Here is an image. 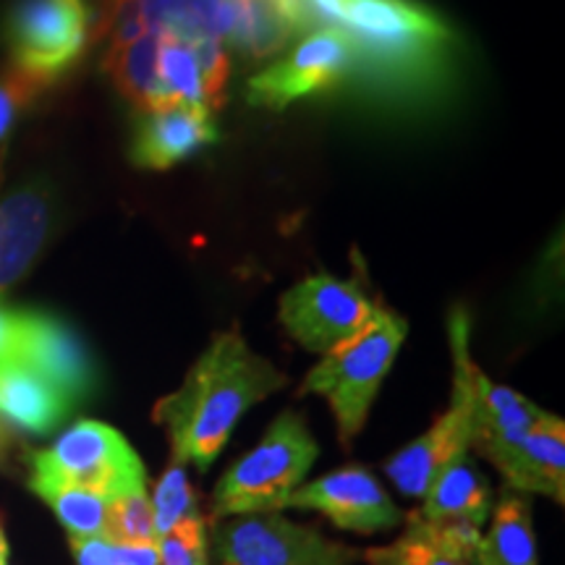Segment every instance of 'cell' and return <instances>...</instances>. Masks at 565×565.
<instances>
[{
    "label": "cell",
    "instance_id": "obj_10",
    "mask_svg": "<svg viewBox=\"0 0 565 565\" xmlns=\"http://www.w3.org/2000/svg\"><path fill=\"white\" fill-rule=\"evenodd\" d=\"M353 68V53L343 32L333 26L309 32L286 58L275 61L246 87L249 103L267 110H286L296 100L320 95L341 84Z\"/></svg>",
    "mask_w": 565,
    "mask_h": 565
},
{
    "label": "cell",
    "instance_id": "obj_15",
    "mask_svg": "<svg viewBox=\"0 0 565 565\" xmlns=\"http://www.w3.org/2000/svg\"><path fill=\"white\" fill-rule=\"evenodd\" d=\"M505 479V490L545 494L557 505L565 503V424L545 414L524 440L492 461Z\"/></svg>",
    "mask_w": 565,
    "mask_h": 565
},
{
    "label": "cell",
    "instance_id": "obj_14",
    "mask_svg": "<svg viewBox=\"0 0 565 565\" xmlns=\"http://www.w3.org/2000/svg\"><path fill=\"white\" fill-rule=\"evenodd\" d=\"M53 225V200L45 186L30 183L0 200V294L30 273Z\"/></svg>",
    "mask_w": 565,
    "mask_h": 565
},
{
    "label": "cell",
    "instance_id": "obj_25",
    "mask_svg": "<svg viewBox=\"0 0 565 565\" xmlns=\"http://www.w3.org/2000/svg\"><path fill=\"white\" fill-rule=\"evenodd\" d=\"M404 536L412 542H419L424 547L435 550V553H440L445 557H454V561L475 565L479 540H482V526L456 519L424 521L408 515Z\"/></svg>",
    "mask_w": 565,
    "mask_h": 565
},
{
    "label": "cell",
    "instance_id": "obj_3",
    "mask_svg": "<svg viewBox=\"0 0 565 565\" xmlns=\"http://www.w3.org/2000/svg\"><path fill=\"white\" fill-rule=\"evenodd\" d=\"M406 333L408 322L404 317L387 307H377V315L362 333L324 353L303 380L301 393L328 401L343 445H351L364 429L380 385L391 372Z\"/></svg>",
    "mask_w": 565,
    "mask_h": 565
},
{
    "label": "cell",
    "instance_id": "obj_19",
    "mask_svg": "<svg viewBox=\"0 0 565 565\" xmlns=\"http://www.w3.org/2000/svg\"><path fill=\"white\" fill-rule=\"evenodd\" d=\"M492 511V492L482 471L477 469L469 458H458L448 469L440 471V477L429 484L424 492L422 505L412 519L437 521V519H456L469 521V524L484 526Z\"/></svg>",
    "mask_w": 565,
    "mask_h": 565
},
{
    "label": "cell",
    "instance_id": "obj_29",
    "mask_svg": "<svg viewBox=\"0 0 565 565\" xmlns=\"http://www.w3.org/2000/svg\"><path fill=\"white\" fill-rule=\"evenodd\" d=\"M47 87H51V82L13 66V63L0 74V147L9 141V134L17 126L21 113L30 108Z\"/></svg>",
    "mask_w": 565,
    "mask_h": 565
},
{
    "label": "cell",
    "instance_id": "obj_4",
    "mask_svg": "<svg viewBox=\"0 0 565 565\" xmlns=\"http://www.w3.org/2000/svg\"><path fill=\"white\" fill-rule=\"evenodd\" d=\"M320 445L301 414L282 412L249 454L238 458L212 490V524L231 515L282 511L312 469Z\"/></svg>",
    "mask_w": 565,
    "mask_h": 565
},
{
    "label": "cell",
    "instance_id": "obj_30",
    "mask_svg": "<svg viewBox=\"0 0 565 565\" xmlns=\"http://www.w3.org/2000/svg\"><path fill=\"white\" fill-rule=\"evenodd\" d=\"M160 565H210V536L204 515H189L160 540Z\"/></svg>",
    "mask_w": 565,
    "mask_h": 565
},
{
    "label": "cell",
    "instance_id": "obj_17",
    "mask_svg": "<svg viewBox=\"0 0 565 565\" xmlns=\"http://www.w3.org/2000/svg\"><path fill=\"white\" fill-rule=\"evenodd\" d=\"M315 30L317 24L303 0H236L228 38L236 51L263 61Z\"/></svg>",
    "mask_w": 565,
    "mask_h": 565
},
{
    "label": "cell",
    "instance_id": "obj_24",
    "mask_svg": "<svg viewBox=\"0 0 565 565\" xmlns=\"http://www.w3.org/2000/svg\"><path fill=\"white\" fill-rule=\"evenodd\" d=\"M158 74L162 87L168 89V95L173 97L175 105L207 110V105H204L200 66H196L194 51L186 40L162 34L158 53Z\"/></svg>",
    "mask_w": 565,
    "mask_h": 565
},
{
    "label": "cell",
    "instance_id": "obj_5",
    "mask_svg": "<svg viewBox=\"0 0 565 565\" xmlns=\"http://www.w3.org/2000/svg\"><path fill=\"white\" fill-rule=\"evenodd\" d=\"M30 482L79 487L113 503L118 498L147 494V469L116 427L82 419L51 448L32 456Z\"/></svg>",
    "mask_w": 565,
    "mask_h": 565
},
{
    "label": "cell",
    "instance_id": "obj_37",
    "mask_svg": "<svg viewBox=\"0 0 565 565\" xmlns=\"http://www.w3.org/2000/svg\"><path fill=\"white\" fill-rule=\"evenodd\" d=\"M0 565H9V542H6L3 526H0Z\"/></svg>",
    "mask_w": 565,
    "mask_h": 565
},
{
    "label": "cell",
    "instance_id": "obj_13",
    "mask_svg": "<svg viewBox=\"0 0 565 565\" xmlns=\"http://www.w3.org/2000/svg\"><path fill=\"white\" fill-rule=\"evenodd\" d=\"M212 141H217V129L210 110L173 105V108L141 113L129 154L137 168L166 171L204 150Z\"/></svg>",
    "mask_w": 565,
    "mask_h": 565
},
{
    "label": "cell",
    "instance_id": "obj_23",
    "mask_svg": "<svg viewBox=\"0 0 565 565\" xmlns=\"http://www.w3.org/2000/svg\"><path fill=\"white\" fill-rule=\"evenodd\" d=\"M30 490L42 503L53 508V513L58 515L63 529L71 536H103L108 500H103L100 494L79 490V487L45 482H30Z\"/></svg>",
    "mask_w": 565,
    "mask_h": 565
},
{
    "label": "cell",
    "instance_id": "obj_33",
    "mask_svg": "<svg viewBox=\"0 0 565 565\" xmlns=\"http://www.w3.org/2000/svg\"><path fill=\"white\" fill-rule=\"evenodd\" d=\"M76 565H118L116 550L105 536H68Z\"/></svg>",
    "mask_w": 565,
    "mask_h": 565
},
{
    "label": "cell",
    "instance_id": "obj_27",
    "mask_svg": "<svg viewBox=\"0 0 565 565\" xmlns=\"http://www.w3.org/2000/svg\"><path fill=\"white\" fill-rule=\"evenodd\" d=\"M103 536L110 545L158 542L150 498H147V494H131V498H118L108 503Z\"/></svg>",
    "mask_w": 565,
    "mask_h": 565
},
{
    "label": "cell",
    "instance_id": "obj_6",
    "mask_svg": "<svg viewBox=\"0 0 565 565\" xmlns=\"http://www.w3.org/2000/svg\"><path fill=\"white\" fill-rule=\"evenodd\" d=\"M450 349H454V393L450 406L433 427L385 463V475L408 498L422 500L440 471L463 458L475 437V359L469 351V317L461 309L450 315Z\"/></svg>",
    "mask_w": 565,
    "mask_h": 565
},
{
    "label": "cell",
    "instance_id": "obj_11",
    "mask_svg": "<svg viewBox=\"0 0 565 565\" xmlns=\"http://www.w3.org/2000/svg\"><path fill=\"white\" fill-rule=\"evenodd\" d=\"M282 508L328 515L343 532L377 534L404 524L406 513L364 466H343L288 494Z\"/></svg>",
    "mask_w": 565,
    "mask_h": 565
},
{
    "label": "cell",
    "instance_id": "obj_20",
    "mask_svg": "<svg viewBox=\"0 0 565 565\" xmlns=\"http://www.w3.org/2000/svg\"><path fill=\"white\" fill-rule=\"evenodd\" d=\"M479 540L475 565H536L532 505L521 492L503 490Z\"/></svg>",
    "mask_w": 565,
    "mask_h": 565
},
{
    "label": "cell",
    "instance_id": "obj_9",
    "mask_svg": "<svg viewBox=\"0 0 565 565\" xmlns=\"http://www.w3.org/2000/svg\"><path fill=\"white\" fill-rule=\"evenodd\" d=\"M374 315L377 307L356 282L328 273L303 278L280 296L282 328L296 343L322 356L362 333Z\"/></svg>",
    "mask_w": 565,
    "mask_h": 565
},
{
    "label": "cell",
    "instance_id": "obj_36",
    "mask_svg": "<svg viewBox=\"0 0 565 565\" xmlns=\"http://www.w3.org/2000/svg\"><path fill=\"white\" fill-rule=\"evenodd\" d=\"M9 429H6V422L0 419V463H3L6 458V450H9Z\"/></svg>",
    "mask_w": 565,
    "mask_h": 565
},
{
    "label": "cell",
    "instance_id": "obj_21",
    "mask_svg": "<svg viewBox=\"0 0 565 565\" xmlns=\"http://www.w3.org/2000/svg\"><path fill=\"white\" fill-rule=\"evenodd\" d=\"M158 30H150L139 42L124 47V51L105 55V71L110 74L113 84L131 105L141 113H152L162 108H173V97L162 87L158 74V53H160Z\"/></svg>",
    "mask_w": 565,
    "mask_h": 565
},
{
    "label": "cell",
    "instance_id": "obj_26",
    "mask_svg": "<svg viewBox=\"0 0 565 565\" xmlns=\"http://www.w3.org/2000/svg\"><path fill=\"white\" fill-rule=\"evenodd\" d=\"M150 505H152V521H154L158 542L171 532L179 521L189 519V515L202 513L194 487L189 482L186 466L171 461V466L160 475L158 484H154Z\"/></svg>",
    "mask_w": 565,
    "mask_h": 565
},
{
    "label": "cell",
    "instance_id": "obj_12",
    "mask_svg": "<svg viewBox=\"0 0 565 565\" xmlns=\"http://www.w3.org/2000/svg\"><path fill=\"white\" fill-rule=\"evenodd\" d=\"M17 351L13 359L66 395L71 406L89 401L100 383L97 364L79 333L61 317L26 309L17 312Z\"/></svg>",
    "mask_w": 565,
    "mask_h": 565
},
{
    "label": "cell",
    "instance_id": "obj_31",
    "mask_svg": "<svg viewBox=\"0 0 565 565\" xmlns=\"http://www.w3.org/2000/svg\"><path fill=\"white\" fill-rule=\"evenodd\" d=\"M186 42L192 45L196 66H200L204 105H207V110L221 108L225 103V82H228L231 76L228 53H225L221 40L215 38H196Z\"/></svg>",
    "mask_w": 565,
    "mask_h": 565
},
{
    "label": "cell",
    "instance_id": "obj_16",
    "mask_svg": "<svg viewBox=\"0 0 565 565\" xmlns=\"http://www.w3.org/2000/svg\"><path fill=\"white\" fill-rule=\"evenodd\" d=\"M471 387H475L471 448H477L490 463L508 454L515 443L524 440L547 414L519 391L492 383L479 366H475V374H471Z\"/></svg>",
    "mask_w": 565,
    "mask_h": 565
},
{
    "label": "cell",
    "instance_id": "obj_22",
    "mask_svg": "<svg viewBox=\"0 0 565 565\" xmlns=\"http://www.w3.org/2000/svg\"><path fill=\"white\" fill-rule=\"evenodd\" d=\"M152 30L179 40L228 38L236 0H141Z\"/></svg>",
    "mask_w": 565,
    "mask_h": 565
},
{
    "label": "cell",
    "instance_id": "obj_34",
    "mask_svg": "<svg viewBox=\"0 0 565 565\" xmlns=\"http://www.w3.org/2000/svg\"><path fill=\"white\" fill-rule=\"evenodd\" d=\"M118 565H160V542H134L113 545Z\"/></svg>",
    "mask_w": 565,
    "mask_h": 565
},
{
    "label": "cell",
    "instance_id": "obj_8",
    "mask_svg": "<svg viewBox=\"0 0 565 565\" xmlns=\"http://www.w3.org/2000/svg\"><path fill=\"white\" fill-rule=\"evenodd\" d=\"M89 11L84 0H17L6 17L13 66L55 82L87 45Z\"/></svg>",
    "mask_w": 565,
    "mask_h": 565
},
{
    "label": "cell",
    "instance_id": "obj_1",
    "mask_svg": "<svg viewBox=\"0 0 565 565\" xmlns=\"http://www.w3.org/2000/svg\"><path fill=\"white\" fill-rule=\"evenodd\" d=\"M328 26L343 32L364 89L398 103L427 100L454 68V30L416 0H333Z\"/></svg>",
    "mask_w": 565,
    "mask_h": 565
},
{
    "label": "cell",
    "instance_id": "obj_32",
    "mask_svg": "<svg viewBox=\"0 0 565 565\" xmlns=\"http://www.w3.org/2000/svg\"><path fill=\"white\" fill-rule=\"evenodd\" d=\"M366 565H471V563H461L454 561V557H445L435 550L419 545V542L406 540H395L393 545H380V547H370L362 553Z\"/></svg>",
    "mask_w": 565,
    "mask_h": 565
},
{
    "label": "cell",
    "instance_id": "obj_18",
    "mask_svg": "<svg viewBox=\"0 0 565 565\" xmlns=\"http://www.w3.org/2000/svg\"><path fill=\"white\" fill-rule=\"evenodd\" d=\"M71 401L19 359L0 362V419L26 435H51L71 414Z\"/></svg>",
    "mask_w": 565,
    "mask_h": 565
},
{
    "label": "cell",
    "instance_id": "obj_28",
    "mask_svg": "<svg viewBox=\"0 0 565 565\" xmlns=\"http://www.w3.org/2000/svg\"><path fill=\"white\" fill-rule=\"evenodd\" d=\"M150 21H147L141 0H105L100 11V24H97V38L108 40V53H118L124 47L139 42L150 34Z\"/></svg>",
    "mask_w": 565,
    "mask_h": 565
},
{
    "label": "cell",
    "instance_id": "obj_2",
    "mask_svg": "<svg viewBox=\"0 0 565 565\" xmlns=\"http://www.w3.org/2000/svg\"><path fill=\"white\" fill-rule=\"evenodd\" d=\"M286 383L288 377L270 359L228 330L212 338L179 391L154 404L152 419L166 427L175 463L207 471L242 416Z\"/></svg>",
    "mask_w": 565,
    "mask_h": 565
},
{
    "label": "cell",
    "instance_id": "obj_7",
    "mask_svg": "<svg viewBox=\"0 0 565 565\" xmlns=\"http://www.w3.org/2000/svg\"><path fill=\"white\" fill-rule=\"evenodd\" d=\"M215 565H356L362 550L328 540L280 511L231 515L212 524Z\"/></svg>",
    "mask_w": 565,
    "mask_h": 565
},
{
    "label": "cell",
    "instance_id": "obj_35",
    "mask_svg": "<svg viewBox=\"0 0 565 565\" xmlns=\"http://www.w3.org/2000/svg\"><path fill=\"white\" fill-rule=\"evenodd\" d=\"M17 312H11V309L0 303V362L13 359V351H17Z\"/></svg>",
    "mask_w": 565,
    "mask_h": 565
}]
</instances>
